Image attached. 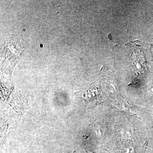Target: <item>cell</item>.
Masks as SVG:
<instances>
[{
	"label": "cell",
	"mask_w": 153,
	"mask_h": 153,
	"mask_svg": "<svg viewBox=\"0 0 153 153\" xmlns=\"http://www.w3.org/2000/svg\"><path fill=\"white\" fill-rule=\"evenodd\" d=\"M87 153H93L92 152H87Z\"/></svg>",
	"instance_id": "6da1fadb"
}]
</instances>
